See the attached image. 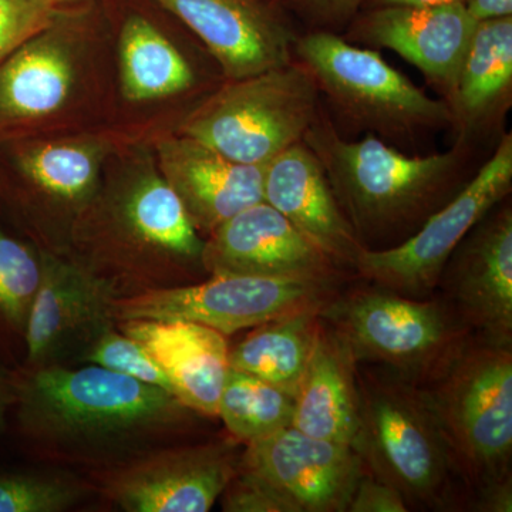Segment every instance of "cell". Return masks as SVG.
<instances>
[{
  "instance_id": "8",
  "label": "cell",
  "mask_w": 512,
  "mask_h": 512,
  "mask_svg": "<svg viewBox=\"0 0 512 512\" xmlns=\"http://www.w3.org/2000/svg\"><path fill=\"white\" fill-rule=\"evenodd\" d=\"M320 109L315 80L293 59L285 66L228 80L185 117L177 133L229 160L265 167L303 141Z\"/></svg>"
},
{
  "instance_id": "11",
  "label": "cell",
  "mask_w": 512,
  "mask_h": 512,
  "mask_svg": "<svg viewBox=\"0 0 512 512\" xmlns=\"http://www.w3.org/2000/svg\"><path fill=\"white\" fill-rule=\"evenodd\" d=\"M229 441L174 444L90 471L96 493L127 512H207L238 470Z\"/></svg>"
},
{
  "instance_id": "9",
  "label": "cell",
  "mask_w": 512,
  "mask_h": 512,
  "mask_svg": "<svg viewBox=\"0 0 512 512\" xmlns=\"http://www.w3.org/2000/svg\"><path fill=\"white\" fill-rule=\"evenodd\" d=\"M338 279L210 275L205 281L121 296L111 315L123 320H184L224 336L271 320L319 312L338 293Z\"/></svg>"
},
{
  "instance_id": "19",
  "label": "cell",
  "mask_w": 512,
  "mask_h": 512,
  "mask_svg": "<svg viewBox=\"0 0 512 512\" xmlns=\"http://www.w3.org/2000/svg\"><path fill=\"white\" fill-rule=\"evenodd\" d=\"M158 171L198 234H212L238 212L264 201V168L229 160L194 138L175 134L157 143Z\"/></svg>"
},
{
  "instance_id": "24",
  "label": "cell",
  "mask_w": 512,
  "mask_h": 512,
  "mask_svg": "<svg viewBox=\"0 0 512 512\" xmlns=\"http://www.w3.org/2000/svg\"><path fill=\"white\" fill-rule=\"evenodd\" d=\"M106 153L93 137L30 141L13 150V167L39 200L76 221L96 195Z\"/></svg>"
},
{
  "instance_id": "23",
  "label": "cell",
  "mask_w": 512,
  "mask_h": 512,
  "mask_svg": "<svg viewBox=\"0 0 512 512\" xmlns=\"http://www.w3.org/2000/svg\"><path fill=\"white\" fill-rule=\"evenodd\" d=\"M356 375L357 362L348 345L320 319L315 348L295 394L291 426L316 439L355 446L359 430Z\"/></svg>"
},
{
  "instance_id": "29",
  "label": "cell",
  "mask_w": 512,
  "mask_h": 512,
  "mask_svg": "<svg viewBox=\"0 0 512 512\" xmlns=\"http://www.w3.org/2000/svg\"><path fill=\"white\" fill-rule=\"evenodd\" d=\"M94 493L92 481L69 471L0 474V512H63Z\"/></svg>"
},
{
  "instance_id": "10",
  "label": "cell",
  "mask_w": 512,
  "mask_h": 512,
  "mask_svg": "<svg viewBox=\"0 0 512 512\" xmlns=\"http://www.w3.org/2000/svg\"><path fill=\"white\" fill-rule=\"evenodd\" d=\"M512 136L505 133L494 153L456 197L431 214L396 247L363 249L355 271L370 284L412 298H426L440 285L448 259L468 232L510 195Z\"/></svg>"
},
{
  "instance_id": "13",
  "label": "cell",
  "mask_w": 512,
  "mask_h": 512,
  "mask_svg": "<svg viewBox=\"0 0 512 512\" xmlns=\"http://www.w3.org/2000/svg\"><path fill=\"white\" fill-rule=\"evenodd\" d=\"M42 254V278L25 332L26 367L76 365L83 350L116 322L117 293L74 258Z\"/></svg>"
},
{
  "instance_id": "34",
  "label": "cell",
  "mask_w": 512,
  "mask_h": 512,
  "mask_svg": "<svg viewBox=\"0 0 512 512\" xmlns=\"http://www.w3.org/2000/svg\"><path fill=\"white\" fill-rule=\"evenodd\" d=\"M16 389L18 372H13L0 362V437L8 429L10 417L15 409Z\"/></svg>"
},
{
  "instance_id": "6",
  "label": "cell",
  "mask_w": 512,
  "mask_h": 512,
  "mask_svg": "<svg viewBox=\"0 0 512 512\" xmlns=\"http://www.w3.org/2000/svg\"><path fill=\"white\" fill-rule=\"evenodd\" d=\"M319 316L359 365L384 367L421 387L440 377L473 336L447 301L376 285L336 293Z\"/></svg>"
},
{
  "instance_id": "26",
  "label": "cell",
  "mask_w": 512,
  "mask_h": 512,
  "mask_svg": "<svg viewBox=\"0 0 512 512\" xmlns=\"http://www.w3.org/2000/svg\"><path fill=\"white\" fill-rule=\"evenodd\" d=\"M119 56L121 90L134 103L167 99L194 86L190 63L144 16L133 15L124 22Z\"/></svg>"
},
{
  "instance_id": "33",
  "label": "cell",
  "mask_w": 512,
  "mask_h": 512,
  "mask_svg": "<svg viewBox=\"0 0 512 512\" xmlns=\"http://www.w3.org/2000/svg\"><path fill=\"white\" fill-rule=\"evenodd\" d=\"M289 6L316 29L340 28L352 20L366 0H288Z\"/></svg>"
},
{
  "instance_id": "30",
  "label": "cell",
  "mask_w": 512,
  "mask_h": 512,
  "mask_svg": "<svg viewBox=\"0 0 512 512\" xmlns=\"http://www.w3.org/2000/svg\"><path fill=\"white\" fill-rule=\"evenodd\" d=\"M77 363L104 367L171 393L170 383L160 366L148 355L143 346L138 345L130 336L124 335L117 328L116 322L101 330L92 343L83 350Z\"/></svg>"
},
{
  "instance_id": "32",
  "label": "cell",
  "mask_w": 512,
  "mask_h": 512,
  "mask_svg": "<svg viewBox=\"0 0 512 512\" xmlns=\"http://www.w3.org/2000/svg\"><path fill=\"white\" fill-rule=\"evenodd\" d=\"M410 511L403 495L379 478L366 476L357 481L348 505V512H407Z\"/></svg>"
},
{
  "instance_id": "14",
  "label": "cell",
  "mask_w": 512,
  "mask_h": 512,
  "mask_svg": "<svg viewBox=\"0 0 512 512\" xmlns=\"http://www.w3.org/2000/svg\"><path fill=\"white\" fill-rule=\"evenodd\" d=\"M476 26L463 2L369 6L350 20L345 39L369 49L393 50L447 100Z\"/></svg>"
},
{
  "instance_id": "2",
  "label": "cell",
  "mask_w": 512,
  "mask_h": 512,
  "mask_svg": "<svg viewBox=\"0 0 512 512\" xmlns=\"http://www.w3.org/2000/svg\"><path fill=\"white\" fill-rule=\"evenodd\" d=\"M303 143L318 157L340 210L366 249L402 244L473 177V147L454 143L444 153L407 156L372 133L348 140L323 106Z\"/></svg>"
},
{
  "instance_id": "17",
  "label": "cell",
  "mask_w": 512,
  "mask_h": 512,
  "mask_svg": "<svg viewBox=\"0 0 512 512\" xmlns=\"http://www.w3.org/2000/svg\"><path fill=\"white\" fill-rule=\"evenodd\" d=\"M202 266L208 276L315 279H339L340 268L265 201L238 212L208 235Z\"/></svg>"
},
{
  "instance_id": "37",
  "label": "cell",
  "mask_w": 512,
  "mask_h": 512,
  "mask_svg": "<svg viewBox=\"0 0 512 512\" xmlns=\"http://www.w3.org/2000/svg\"><path fill=\"white\" fill-rule=\"evenodd\" d=\"M50 2L56 3V5H66V3H83L87 0H50Z\"/></svg>"
},
{
  "instance_id": "18",
  "label": "cell",
  "mask_w": 512,
  "mask_h": 512,
  "mask_svg": "<svg viewBox=\"0 0 512 512\" xmlns=\"http://www.w3.org/2000/svg\"><path fill=\"white\" fill-rule=\"evenodd\" d=\"M204 43L227 80L291 63L296 35L266 0H156Z\"/></svg>"
},
{
  "instance_id": "5",
  "label": "cell",
  "mask_w": 512,
  "mask_h": 512,
  "mask_svg": "<svg viewBox=\"0 0 512 512\" xmlns=\"http://www.w3.org/2000/svg\"><path fill=\"white\" fill-rule=\"evenodd\" d=\"M293 56L311 73L339 123L357 133L407 147L451 130L447 101L424 93L376 49L353 45L332 30L315 29L296 37Z\"/></svg>"
},
{
  "instance_id": "20",
  "label": "cell",
  "mask_w": 512,
  "mask_h": 512,
  "mask_svg": "<svg viewBox=\"0 0 512 512\" xmlns=\"http://www.w3.org/2000/svg\"><path fill=\"white\" fill-rule=\"evenodd\" d=\"M264 201L340 268H355L365 249L340 210L318 157L303 141L264 168Z\"/></svg>"
},
{
  "instance_id": "27",
  "label": "cell",
  "mask_w": 512,
  "mask_h": 512,
  "mask_svg": "<svg viewBox=\"0 0 512 512\" xmlns=\"http://www.w3.org/2000/svg\"><path fill=\"white\" fill-rule=\"evenodd\" d=\"M295 399L274 386L229 367L218 417L235 440L248 444L291 426Z\"/></svg>"
},
{
  "instance_id": "7",
  "label": "cell",
  "mask_w": 512,
  "mask_h": 512,
  "mask_svg": "<svg viewBox=\"0 0 512 512\" xmlns=\"http://www.w3.org/2000/svg\"><path fill=\"white\" fill-rule=\"evenodd\" d=\"M424 389L471 495L512 481V346L471 336Z\"/></svg>"
},
{
  "instance_id": "35",
  "label": "cell",
  "mask_w": 512,
  "mask_h": 512,
  "mask_svg": "<svg viewBox=\"0 0 512 512\" xmlns=\"http://www.w3.org/2000/svg\"><path fill=\"white\" fill-rule=\"evenodd\" d=\"M463 3L477 23L512 16V0H463Z\"/></svg>"
},
{
  "instance_id": "4",
  "label": "cell",
  "mask_w": 512,
  "mask_h": 512,
  "mask_svg": "<svg viewBox=\"0 0 512 512\" xmlns=\"http://www.w3.org/2000/svg\"><path fill=\"white\" fill-rule=\"evenodd\" d=\"M373 366V365H372ZM355 450L373 477L403 495L409 510L456 507V461L426 389L384 367L357 365Z\"/></svg>"
},
{
  "instance_id": "3",
  "label": "cell",
  "mask_w": 512,
  "mask_h": 512,
  "mask_svg": "<svg viewBox=\"0 0 512 512\" xmlns=\"http://www.w3.org/2000/svg\"><path fill=\"white\" fill-rule=\"evenodd\" d=\"M74 224L84 248L76 261L121 296L194 284L204 241L160 171H144L103 201L93 200Z\"/></svg>"
},
{
  "instance_id": "28",
  "label": "cell",
  "mask_w": 512,
  "mask_h": 512,
  "mask_svg": "<svg viewBox=\"0 0 512 512\" xmlns=\"http://www.w3.org/2000/svg\"><path fill=\"white\" fill-rule=\"evenodd\" d=\"M40 278L42 254L0 228V326L23 343Z\"/></svg>"
},
{
  "instance_id": "36",
  "label": "cell",
  "mask_w": 512,
  "mask_h": 512,
  "mask_svg": "<svg viewBox=\"0 0 512 512\" xmlns=\"http://www.w3.org/2000/svg\"><path fill=\"white\" fill-rule=\"evenodd\" d=\"M369 6L390 5H443V3L463 2V0H366Z\"/></svg>"
},
{
  "instance_id": "12",
  "label": "cell",
  "mask_w": 512,
  "mask_h": 512,
  "mask_svg": "<svg viewBox=\"0 0 512 512\" xmlns=\"http://www.w3.org/2000/svg\"><path fill=\"white\" fill-rule=\"evenodd\" d=\"M245 446L238 470L278 498L286 512L348 511L365 473L352 446L316 439L293 426Z\"/></svg>"
},
{
  "instance_id": "1",
  "label": "cell",
  "mask_w": 512,
  "mask_h": 512,
  "mask_svg": "<svg viewBox=\"0 0 512 512\" xmlns=\"http://www.w3.org/2000/svg\"><path fill=\"white\" fill-rule=\"evenodd\" d=\"M12 416L36 456L89 471L185 443L204 417L160 387L96 365L25 367Z\"/></svg>"
},
{
  "instance_id": "21",
  "label": "cell",
  "mask_w": 512,
  "mask_h": 512,
  "mask_svg": "<svg viewBox=\"0 0 512 512\" xmlns=\"http://www.w3.org/2000/svg\"><path fill=\"white\" fill-rule=\"evenodd\" d=\"M116 325L153 357L184 406L204 417H218L229 370L227 336L184 320L133 319Z\"/></svg>"
},
{
  "instance_id": "31",
  "label": "cell",
  "mask_w": 512,
  "mask_h": 512,
  "mask_svg": "<svg viewBox=\"0 0 512 512\" xmlns=\"http://www.w3.org/2000/svg\"><path fill=\"white\" fill-rule=\"evenodd\" d=\"M62 12L50 0H0V63L52 25Z\"/></svg>"
},
{
  "instance_id": "22",
  "label": "cell",
  "mask_w": 512,
  "mask_h": 512,
  "mask_svg": "<svg viewBox=\"0 0 512 512\" xmlns=\"http://www.w3.org/2000/svg\"><path fill=\"white\" fill-rule=\"evenodd\" d=\"M446 101L456 143L497 137L512 103V16L477 23Z\"/></svg>"
},
{
  "instance_id": "16",
  "label": "cell",
  "mask_w": 512,
  "mask_h": 512,
  "mask_svg": "<svg viewBox=\"0 0 512 512\" xmlns=\"http://www.w3.org/2000/svg\"><path fill=\"white\" fill-rule=\"evenodd\" d=\"M59 18L0 63V141L62 113L79 82L82 25Z\"/></svg>"
},
{
  "instance_id": "25",
  "label": "cell",
  "mask_w": 512,
  "mask_h": 512,
  "mask_svg": "<svg viewBox=\"0 0 512 512\" xmlns=\"http://www.w3.org/2000/svg\"><path fill=\"white\" fill-rule=\"evenodd\" d=\"M319 326V312L298 313L256 326L229 348V367L274 384L295 399Z\"/></svg>"
},
{
  "instance_id": "15",
  "label": "cell",
  "mask_w": 512,
  "mask_h": 512,
  "mask_svg": "<svg viewBox=\"0 0 512 512\" xmlns=\"http://www.w3.org/2000/svg\"><path fill=\"white\" fill-rule=\"evenodd\" d=\"M440 284L473 336L512 346V210H491L448 259Z\"/></svg>"
}]
</instances>
